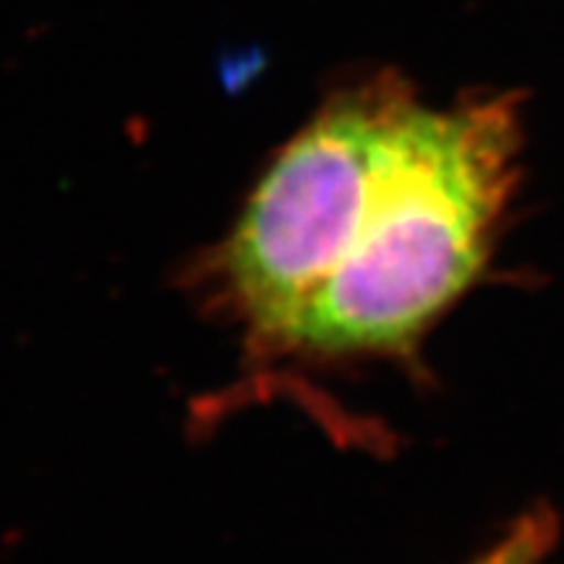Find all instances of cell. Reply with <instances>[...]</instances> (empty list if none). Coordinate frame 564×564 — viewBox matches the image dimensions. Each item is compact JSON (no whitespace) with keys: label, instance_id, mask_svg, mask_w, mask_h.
<instances>
[{"label":"cell","instance_id":"1","mask_svg":"<svg viewBox=\"0 0 564 564\" xmlns=\"http://www.w3.org/2000/svg\"><path fill=\"white\" fill-rule=\"evenodd\" d=\"M518 175L514 105L436 108L384 70L274 154L202 288L267 361L408 358L489 264Z\"/></svg>","mask_w":564,"mask_h":564},{"label":"cell","instance_id":"2","mask_svg":"<svg viewBox=\"0 0 564 564\" xmlns=\"http://www.w3.org/2000/svg\"><path fill=\"white\" fill-rule=\"evenodd\" d=\"M560 539V520L549 507H533L468 564H546Z\"/></svg>","mask_w":564,"mask_h":564}]
</instances>
